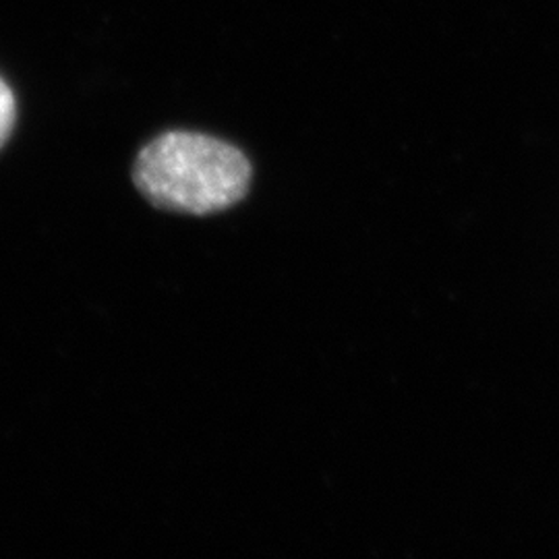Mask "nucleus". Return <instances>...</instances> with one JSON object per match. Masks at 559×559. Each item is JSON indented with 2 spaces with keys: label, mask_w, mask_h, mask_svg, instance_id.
<instances>
[{
  "label": "nucleus",
  "mask_w": 559,
  "mask_h": 559,
  "mask_svg": "<svg viewBox=\"0 0 559 559\" xmlns=\"http://www.w3.org/2000/svg\"><path fill=\"white\" fill-rule=\"evenodd\" d=\"M251 164L233 143L193 131L150 141L133 166V182L156 207L205 216L237 205L249 191Z\"/></svg>",
  "instance_id": "obj_1"
},
{
  "label": "nucleus",
  "mask_w": 559,
  "mask_h": 559,
  "mask_svg": "<svg viewBox=\"0 0 559 559\" xmlns=\"http://www.w3.org/2000/svg\"><path fill=\"white\" fill-rule=\"evenodd\" d=\"M17 117V106H15V96L11 92V87L0 78V147L4 145V141L9 140L13 124Z\"/></svg>",
  "instance_id": "obj_2"
}]
</instances>
